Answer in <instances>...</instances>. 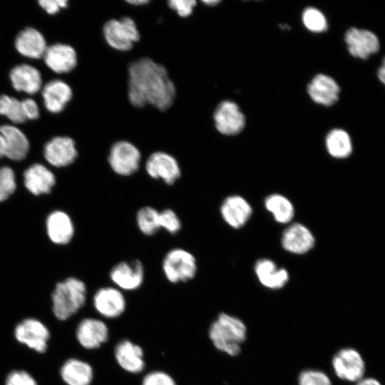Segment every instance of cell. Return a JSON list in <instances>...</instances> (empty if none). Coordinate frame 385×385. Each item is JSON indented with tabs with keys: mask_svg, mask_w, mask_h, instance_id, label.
<instances>
[{
	"mask_svg": "<svg viewBox=\"0 0 385 385\" xmlns=\"http://www.w3.org/2000/svg\"><path fill=\"white\" fill-rule=\"evenodd\" d=\"M128 98L136 108L150 105L165 111L175 102L176 88L163 65L143 57L128 68Z\"/></svg>",
	"mask_w": 385,
	"mask_h": 385,
	"instance_id": "1",
	"label": "cell"
},
{
	"mask_svg": "<svg viewBox=\"0 0 385 385\" xmlns=\"http://www.w3.org/2000/svg\"><path fill=\"white\" fill-rule=\"evenodd\" d=\"M87 292L86 283L75 277L58 282L51 295L55 317L65 321L76 314L86 302Z\"/></svg>",
	"mask_w": 385,
	"mask_h": 385,
	"instance_id": "2",
	"label": "cell"
},
{
	"mask_svg": "<svg viewBox=\"0 0 385 385\" xmlns=\"http://www.w3.org/2000/svg\"><path fill=\"white\" fill-rule=\"evenodd\" d=\"M246 327L240 319L221 313L211 324L208 335L216 349L230 356L240 352L246 339Z\"/></svg>",
	"mask_w": 385,
	"mask_h": 385,
	"instance_id": "3",
	"label": "cell"
},
{
	"mask_svg": "<svg viewBox=\"0 0 385 385\" xmlns=\"http://www.w3.org/2000/svg\"><path fill=\"white\" fill-rule=\"evenodd\" d=\"M161 267L165 277L172 284L189 282L195 277L197 270L195 256L183 247L168 250L163 258Z\"/></svg>",
	"mask_w": 385,
	"mask_h": 385,
	"instance_id": "4",
	"label": "cell"
},
{
	"mask_svg": "<svg viewBox=\"0 0 385 385\" xmlns=\"http://www.w3.org/2000/svg\"><path fill=\"white\" fill-rule=\"evenodd\" d=\"M103 34L108 46L119 51L130 50L140 37L135 22L128 16L108 20L103 25Z\"/></svg>",
	"mask_w": 385,
	"mask_h": 385,
	"instance_id": "5",
	"label": "cell"
},
{
	"mask_svg": "<svg viewBox=\"0 0 385 385\" xmlns=\"http://www.w3.org/2000/svg\"><path fill=\"white\" fill-rule=\"evenodd\" d=\"M108 163L115 174L120 177H129L138 171L141 163V153L132 143L118 140L110 148Z\"/></svg>",
	"mask_w": 385,
	"mask_h": 385,
	"instance_id": "6",
	"label": "cell"
},
{
	"mask_svg": "<svg viewBox=\"0 0 385 385\" xmlns=\"http://www.w3.org/2000/svg\"><path fill=\"white\" fill-rule=\"evenodd\" d=\"M92 305L101 319H114L125 312L127 301L123 291L112 286H104L96 290Z\"/></svg>",
	"mask_w": 385,
	"mask_h": 385,
	"instance_id": "7",
	"label": "cell"
},
{
	"mask_svg": "<svg viewBox=\"0 0 385 385\" xmlns=\"http://www.w3.org/2000/svg\"><path fill=\"white\" fill-rule=\"evenodd\" d=\"M145 267L138 259L123 260L115 264L109 272L113 285L125 292L138 289L145 279Z\"/></svg>",
	"mask_w": 385,
	"mask_h": 385,
	"instance_id": "8",
	"label": "cell"
},
{
	"mask_svg": "<svg viewBox=\"0 0 385 385\" xmlns=\"http://www.w3.org/2000/svg\"><path fill=\"white\" fill-rule=\"evenodd\" d=\"M146 174L152 179L161 180L165 185H174L181 177V168L178 160L165 151L151 153L145 162Z\"/></svg>",
	"mask_w": 385,
	"mask_h": 385,
	"instance_id": "9",
	"label": "cell"
},
{
	"mask_svg": "<svg viewBox=\"0 0 385 385\" xmlns=\"http://www.w3.org/2000/svg\"><path fill=\"white\" fill-rule=\"evenodd\" d=\"M109 336L108 326L101 318L85 317L80 321L76 329L77 342L87 350L100 348L108 342Z\"/></svg>",
	"mask_w": 385,
	"mask_h": 385,
	"instance_id": "10",
	"label": "cell"
},
{
	"mask_svg": "<svg viewBox=\"0 0 385 385\" xmlns=\"http://www.w3.org/2000/svg\"><path fill=\"white\" fill-rule=\"evenodd\" d=\"M16 339L29 348L43 353L50 337L48 329L39 320L28 318L22 320L14 329Z\"/></svg>",
	"mask_w": 385,
	"mask_h": 385,
	"instance_id": "11",
	"label": "cell"
},
{
	"mask_svg": "<svg viewBox=\"0 0 385 385\" xmlns=\"http://www.w3.org/2000/svg\"><path fill=\"white\" fill-rule=\"evenodd\" d=\"M332 366L341 379L357 382L365 372V363L359 351L352 348L339 350L332 359Z\"/></svg>",
	"mask_w": 385,
	"mask_h": 385,
	"instance_id": "12",
	"label": "cell"
},
{
	"mask_svg": "<svg viewBox=\"0 0 385 385\" xmlns=\"http://www.w3.org/2000/svg\"><path fill=\"white\" fill-rule=\"evenodd\" d=\"M114 358L121 369L131 374H138L145 368L143 349L130 339H122L115 344Z\"/></svg>",
	"mask_w": 385,
	"mask_h": 385,
	"instance_id": "13",
	"label": "cell"
},
{
	"mask_svg": "<svg viewBox=\"0 0 385 385\" xmlns=\"http://www.w3.org/2000/svg\"><path fill=\"white\" fill-rule=\"evenodd\" d=\"M216 129L222 134L233 135L241 132L245 125V117L234 102L220 103L213 115Z\"/></svg>",
	"mask_w": 385,
	"mask_h": 385,
	"instance_id": "14",
	"label": "cell"
},
{
	"mask_svg": "<svg viewBox=\"0 0 385 385\" xmlns=\"http://www.w3.org/2000/svg\"><path fill=\"white\" fill-rule=\"evenodd\" d=\"M43 155L47 162L56 168L71 165L78 156L75 141L67 136H56L44 146Z\"/></svg>",
	"mask_w": 385,
	"mask_h": 385,
	"instance_id": "15",
	"label": "cell"
},
{
	"mask_svg": "<svg viewBox=\"0 0 385 385\" xmlns=\"http://www.w3.org/2000/svg\"><path fill=\"white\" fill-rule=\"evenodd\" d=\"M344 40L349 52L354 57L366 59L376 53L380 47L377 36L370 31L351 28L346 31Z\"/></svg>",
	"mask_w": 385,
	"mask_h": 385,
	"instance_id": "16",
	"label": "cell"
},
{
	"mask_svg": "<svg viewBox=\"0 0 385 385\" xmlns=\"http://www.w3.org/2000/svg\"><path fill=\"white\" fill-rule=\"evenodd\" d=\"M43 57L47 66L57 73H68L77 64L76 52L68 44L58 43L48 46Z\"/></svg>",
	"mask_w": 385,
	"mask_h": 385,
	"instance_id": "17",
	"label": "cell"
},
{
	"mask_svg": "<svg viewBox=\"0 0 385 385\" xmlns=\"http://www.w3.org/2000/svg\"><path fill=\"white\" fill-rule=\"evenodd\" d=\"M46 225L49 239L56 245H67L74 236L73 222L63 211L55 210L51 212L47 217Z\"/></svg>",
	"mask_w": 385,
	"mask_h": 385,
	"instance_id": "18",
	"label": "cell"
},
{
	"mask_svg": "<svg viewBox=\"0 0 385 385\" xmlns=\"http://www.w3.org/2000/svg\"><path fill=\"white\" fill-rule=\"evenodd\" d=\"M340 89L337 82L330 76L319 73L315 76L307 86V92L317 103L329 106L339 98Z\"/></svg>",
	"mask_w": 385,
	"mask_h": 385,
	"instance_id": "19",
	"label": "cell"
},
{
	"mask_svg": "<svg viewBox=\"0 0 385 385\" xmlns=\"http://www.w3.org/2000/svg\"><path fill=\"white\" fill-rule=\"evenodd\" d=\"M60 375L66 385H91L94 379V370L86 361L70 358L61 366Z\"/></svg>",
	"mask_w": 385,
	"mask_h": 385,
	"instance_id": "20",
	"label": "cell"
},
{
	"mask_svg": "<svg viewBox=\"0 0 385 385\" xmlns=\"http://www.w3.org/2000/svg\"><path fill=\"white\" fill-rule=\"evenodd\" d=\"M26 189L35 195L49 193L56 183L54 174L41 164L31 165L24 173Z\"/></svg>",
	"mask_w": 385,
	"mask_h": 385,
	"instance_id": "21",
	"label": "cell"
},
{
	"mask_svg": "<svg viewBox=\"0 0 385 385\" xmlns=\"http://www.w3.org/2000/svg\"><path fill=\"white\" fill-rule=\"evenodd\" d=\"M314 245V236L309 230L302 224H292L282 234V245L292 253L304 254L310 250Z\"/></svg>",
	"mask_w": 385,
	"mask_h": 385,
	"instance_id": "22",
	"label": "cell"
},
{
	"mask_svg": "<svg viewBox=\"0 0 385 385\" xmlns=\"http://www.w3.org/2000/svg\"><path fill=\"white\" fill-rule=\"evenodd\" d=\"M72 96V90L68 84L59 79L48 82L42 90L46 108L54 113L61 112Z\"/></svg>",
	"mask_w": 385,
	"mask_h": 385,
	"instance_id": "23",
	"label": "cell"
},
{
	"mask_svg": "<svg viewBox=\"0 0 385 385\" xmlns=\"http://www.w3.org/2000/svg\"><path fill=\"white\" fill-rule=\"evenodd\" d=\"M220 212L224 220L234 228L243 226L252 214L250 205L243 197L233 195L222 202Z\"/></svg>",
	"mask_w": 385,
	"mask_h": 385,
	"instance_id": "24",
	"label": "cell"
},
{
	"mask_svg": "<svg viewBox=\"0 0 385 385\" xmlns=\"http://www.w3.org/2000/svg\"><path fill=\"white\" fill-rule=\"evenodd\" d=\"M9 77L14 88L18 91L34 94L41 88V73L32 66L18 65L11 70Z\"/></svg>",
	"mask_w": 385,
	"mask_h": 385,
	"instance_id": "25",
	"label": "cell"
},
{
	"mask_svg": "<svg viewBox=\"0 0 385 385\" xmlns=\"http://www.w3.org/2000/svg\"><path fill=\"white\" fill-rule=\"evenodd\" d=\"M15 47L24 56L39 58L43 56L48 46L43 36L38 30L28 27L16 36Z\"/></svg>",
	"mask_w": 385,
	"mask_h": 385,
	"instance_id": "26",
	"label": "cell"
},
{
	"mask_svg": "<svg viewBox=\"0 0 385 385\" xmlns=\"http://www.w3.org/2000/svg\"><path fill=\"white\" fill-rule=\"evenodd\" d=\"M0 133L5 141L6 157L13 160L24 159L29 150V143L24 133L15 126L4 125L0 126Z\"/></svg>",
	"mask_w": 385,
	"mask_h": 385,
	"instance_id": "27",
	"label": "cell"
},
{
	"mask_svg": "<svg viewBox=\"0 0 385 385\" xmlns=\"http://www.w3.org/2000/svg\"><path fill=\"white\" fill-rule=\"evenodd\" d=\"M255 270L260 283L270 289H280L289 279L287 271L284 268H279L274 262L268 259L258 260Z\"/></svg>",
	"mask_w": 385,
	"mask_h": 385,
	"instance_id": "28",
	"label": "cell"
},
{
	"mask_svg": "<svg viewBox=\"0 0 385 385\" xmlns=\"http://www.w3.org/2000/svg\"><path fill=\"white\" fill-rule=\"evenodd\" d=\"M326 147L331 156L339 159L349 157L352 152L350 136L342 129L336 128L327 134Z\"/></svg>",
	"mask_w": 385,
	"mask_h": 385,
	"instance_id": "29",
	"label": "cell"
},
{
	"mask_svg": "<svg viewBox=\"0 0 385 385\" xmlns=\"http://www.w3.org/2000/svg\"><path fill=\"white\" fill-rule=\"evenodd\" d=\"M159 214L160 210L150 205H145L138 210L135 222L143 235L150 237L160 230Z\"/></svg>",
	"mask_w": 385,
	"mask_h": 385,
	"instance_id": "30",
	"label": "cell"
},
{
	"mask_svg": "<svg viewBox=\"0 0 385 385\" xmlns=\"http://www.w3.org/2000/svg\"><path fill=\"white\" fill-rule=\"evenodd\" d=\"M265 205L278 222L287 223L290 222L293 218L294 212L293 205L283 195L273 194L268 196L265 199Z\"/></svg>",
	"mask_w": 385,
	"mask_h": 385,
	"instance_id": "31",
	"label": "cell"
},
{
	"mask_svg": "<svg viewBox=\"0 0 385 385\" xmlns=\"http://www.w3.org/2000/svg\"><path fill=\"white\" fill-rule=\"evenodd\" d=\"M0 115H6L14 123H24V115L21 101L6 95L0 96Z\"/></svg>",
	"mask_w": 385,
	"mask_h": 385,
	"instance_id": "32",
	"label": "cell"
},
{
	"mask_svg": "<svg viewBox=\"0 0 385 385\" xmlns=\"http://www.w3.org/2000/svg\"><path fill=\"white\" fill-rule=\"evenodd\" d=\"M302 21L305 27L312 32L321 33L327 29L324 15L313 7H308L303 11Z\"/></svg>",
	"mask_w": 385,
	"mask_h": 385,
	"instance_id": "33",
	"label": "cell"
},
{
	"mask_svg": "<svg viewBox=\"0 0 385 385\" xmlns=\"http://www.w3.org/2000/svg\"><path fill=\"white\" fill-rule=\"evenodd\" d=\"M160 227L170 235L177 234L182 228V222L178 215L171 208L160 210Z\"/></svg>",
	"mask_w": 385,
	"mask_h": 385,
	"instance_id": "34",
	"label": "cell"
},
{
	"mask_svg": "<svg viewBox=\"0 0 385 385\" xmlns=\"http://www.w3.org/2000/svg\"><path fill=\"white\" fill-rule=\"evenodd\" d=\"M16 188L15 174L9 167L0 168V202L4 201Z\"/></svg>",
	"mask_w": 385,
	"mask_h": 385,
	"instance_id": "35",
	"label": "cell"
},
{
	"mask_svg": "<svg viewBox=\"0 0 385 385\" xmlns=\"http://www.w3.org/2000/svg\"><path fill=\"white\" fill-rule=\"evenodd\" d=\"M140 385H178L174 377L163 370H153L146 373Z\"/></svg>",
	"mask_w": 385,
	"mask_h": 385,
	"instance_id": "36",
	"label": "cell"
},
{
	"mask_svg": "<svg viewBox=\"0 0 385 385\" xmlns=\"http://www.w3.org/2000/svg\"><path fill=\"white\" fill-rule=\"evenodd\" d=\"M299 385H332V381L324 372L319 370L307 369L300 374Z\"/></svg>",
	"mask_w": 385,
	"mask_h": 385,
	"instance_id": "37",
	"label": "cell"
},
{
	"mask_svg": "<svg viewBox=\"0 0 385 385\" xmlns=\"http://www.w3.org/2000/svg\"><path fill=\"white\" fill-rule=\"evenodd\" d=\"M5 385H37L36 380L24 370H14L6 376Z\"/></svg>",
	"mask_w": 385,
	"mask_h": 385,
	"instance_id": "38",
	"label": "cell"
},
{
	"mask_svg": "<svg viewBox=\"0 0 385 385\" xmlns=\"http://www.w3.org/2000/svg\"><path fill=\"white\" fill-rule=\"evenodd\" d=\"M196 4L195 0H170L168 2V6L180 17L190 16Z\"/></svg>",
	"mask_w": 385,
	"mask_h": 385,
	"instance_id": "39",
	"label": "cell"
},
{
	"mask_svg": "<svg viewBox=\"0 0 385 385\" xmlns=\"http://www.w3.org/2000/svg\"><path fill=\"white\" fill-rule=\"evenodd\" d=\"M40 6L49 14H54L68 6L67 0H41Z\"/></svg>",
	"mask_w": 385,
	"mask_h": 385,
	"instance_id": "40",
	"label": "cell"
},
{
	"mask_svg": "<svg viewBox=\"0 0 385 385\" xmlns=\"http://www.w3.org/2000/svg\"><path fill=\"white\" fill-rule=\"evenodd\" d=\"M23 111L26 118L34 120L39 116V110L36 101L31 98H26L21 101Z\"/></svg>",
	"mask_w": 385,
	"mask_h": 385,
	"instance_id": "41",
	"label": "cell"
},
{
	"mask_svg": "<svg viewBox=\"0 0 385 385\" xmlns=\"http://www.w3.org/2000/svg\"><path fill=\"white\" fill-rule=\"evenodd\" d=\"M356 385H381L380 382L374 378H362L358 381Z\"/></svg>",
	"mask_w": 385,
	"mask_h": 385,
	"instance_id": "42",
	"label": "cell"
},
{
	"mask_svg": "<svg viewBox=\"0 0 385 385\" xmlns=\"http://www.w3.org/2000/svg\"><path fill=\"white\" fill-rule=\"evenodd\" d=\"M378 78L385 85V57L383 58L381 65L378 69Z\"/></svg>",
	"mask_w": 385,
	"mask_h": 385,
	"instance_id": "43",
	"label": "cell"
},
{
	"mask_svg": "<svg viewBox=\"0 0 385 385\" xmlns=\"http://www.w3.org/2000/svg\"><path fill=\"white\" fill-rule=\"evenodd\" d=\"M6 157V145L4 138L0 133V158Z\"/></svg>",
	"mask_w": 385,
	"mask_h": 385,
	"instance_id": "44",
	"label": "cell"
},
{
	"mask_svg": "<svg viewBox=\"0 0 385 385\" xmlns=\"http://www.w3.org/2000/svg\"><path fill=\"white\" fill-rule=\"evenodd\" d=\"M126 3L132 6H143V5L148 4L149 3V1L148 0H128V1H126Z\"/></svg>",
	"mask_w": 385,
	"mask_h": 385,
	"instance_id": "45",
	"label": "cell"
},
{
	"mask_svg": "<svg viewBox=\"0 0 385 385\" xmlns=\"http://www.w3.org/2000/svg\"><path fill=\"white\" fill-rule=\"evenodd\" d=\"M202 2L204 3L205 4L207 5V6H215V5L217 4L220 2V1L207 0V1H202Z\"/></svg>",
	"mask_w": 385,
	"mask_h": 385,
	"instance_id": "46",
	"label": "cell"
}]
</instances>
